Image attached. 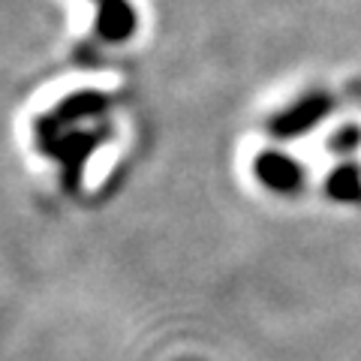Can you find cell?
I'll list each match as a JSON object with an SVG mask.
<instances>
[{
    "label": "cell",
    "instance_id": "cell-1",
    "mask_svg": "<svg viewBox=\"0 0 361 361\" xmlns=\"http://www.w3.org/2000/svg\"><path fill=\"white\" fill-rule=\"evenodd\" d=\"M325 111H329V99L325 97H307V99H301V103L292 106L286 115H280L274 121V133L277 135H298L304 130L316 127Z\"/></svg>",
    "mask_w": 361,
    "mask_h": 361
},
{
    "label": "cell",
    "instance_id": "cell-2",
    "mask_svg": "<svg viewBox=\"0 0 361 361\" xmlns=\"http://www.w3.org/2000/svg\"><path fill=\"white\" fill-rule=\"evenodd\" d=\"M99 6V33L109 42H121L133 37L135 30V13L127 0H97Z\"/></svg>",
    "mask_w": 361,
    "mask_h": 361
},
{
    "label": "cell",
    "instance_id": "cell-3",
    "mask_svg": "<svg viewBox=\"0 0 361 361\" xmlns=\"http://www.w3.org/2000/svg\"><path fill=\"white\" fill-rule=\"evenodd\" d=\"M256 175L274 190H295L301 180V169L283 154H265L256 163Z\"/></svg>",
    "mask_w": 361,
    "mask_h": 361
},
{
    "label": "cell",
    "instance_id": "cell-4",
    "mask_svg": "<svg viewBox=\"0 0 361 361\" xmlns=\"http://www.w3.org/2000/svg\"><path fill=\"white\" fill-rule=\"evenodd\" d=\"M329 190L337 199H355L361 193V172L355 166L337 169V172L331 175V180H329Z\"/></svg>",
    "mask_w": 361,
    "mask_h": 361
}]
</instances>
